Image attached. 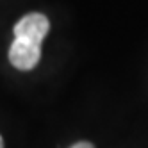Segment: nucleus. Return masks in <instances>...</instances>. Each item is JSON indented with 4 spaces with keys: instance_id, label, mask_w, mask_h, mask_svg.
Masks as SVG:
<instances>
[{
    "instance_id": "nucleus-1",
    "label": "nucleus",
    "mask_w": 148,
    "mask_h": 148,
    "mask_svg": "<svg viewBox=\"0 0 148 148\" xmlns=\"http://www.w3.org/2000/svg\"><path fill=\"white\" fill-rule=\"evenodd\" d=\"M41 59V45L32 43L23 38H14L9 47V61L11 64L22 71L32 70Z\"/></svg>"
},
{
    "instance_id": "nucleus-4",
    "label": "nucleus",
    "mask_w": 148,
    "mask_h": 148,
    "mask_svg": "<svg viewBox=\"0 0 148 148\" xmlns=\"http://www.w3.org/2000/svg\"><path fill=\"white\" fill-rule=\"evenodd\" d=\"M0 148H4V141H2V136H0Z\"/></svg>"
},
{
    "instance_id": "nucleus-3",
    "label": "nucleus",
    "mask_w": 148,
    "mask_h": 148,
    "mask_svg": "<svg viewBox=\"0 0 148 148\" xmlns=\"http://www.w3.org/2000/svg\"><path fill=\"white\" fill-rule=\"evenodd\" d=\"M70 148H95L91 143H88V141H80V143H75L73 146H70Z\"/></svg>"
},
{
    "instance_id": "nucleus-2",
    "label": "nucleus",
    "mask_w": 148,
    "mask_h": 148,
    "mask_svg": "<svg viewBox=\"0 0 148 148\" xmlns=\"http://www.w3.org/2000/svg\"><path fill=\"white\" fill-rule=\"evenodd\" d=\"M48 29H50V22L45 14L30 13V14H25L14 25V38H23L32 41V43L41 45V41L48 34Z\"/></svg>"
}]
</instances>
